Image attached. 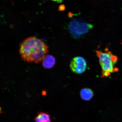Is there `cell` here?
Returning <instances> with one entry per match:
<instances>
[{
    "instance_id": "cell-1",
    "label": "cell",
    "mask_w": 122,
    "mask_h": 122,
    "mask_svg": "<svg viewBox=\"0 0 122 122\" xmlns=\"http://www.w3.org/2000/svg\"><path fill=\"white\" fill-rule=\"evenodd\" d=\"M19 53L22 60L37 63L42 61L48 53V47L42 39L36 36L27 38L20 44Z\"/></svg>"
},
{
    "instance_id": "cell-2",
    "label": "cell",
    "mask_w": 122,
    "mask_h": 122,
    "mask_svg": "<svg viewBox=\"0 0 122 122\" xmlns=\"http://www.w3.org/2000/svg\"><path fill=\"white\" fill-rule=\"evenodd\" d=\"M96 54L99 59V63L102 68L101 77H107L111 73L118 71V68L114 67L118 61V58L111 51L103 52L96 51Z\"/></svg>"
},
{
    "instance_id": "cell-3",
    "label": "cell",
    "mask_w": 122,
    "mask_h": 122,
    "mask_svg": "<svg viewBox=\"0 0 122 122\" xmlns=\"http://www.w3.org/2000/svg\"><path fill=\"white\" fill-rule=\"evenodd\" d=\"M91 26L81 21L74 20L70 24L69 28L71 34L74 37H77L86 33L91 28Z\"/></svg>"
},
{
    "instance_id": "cell-4",
    "label": "cell",
    "mask_w": 122,
    "mask_h": 122,
    "mask_svg": "<svg viewBox=\"0 0 122 122\" xmlns=\"http://www.w3.org/2000/svg\"><path fill=\"white\" fill-rule=\"evenodd\" d=\"M86 61L83 57L77 56L72 59L70 64L71 71L75 74H81L86 71L87 68Z\"/></svg>"
},
{
    "instance_id": "cell-5",
    "label": "cell",
    "mask_w": 122,
    "mask_h": 122,
    "mask_svg": "<svg viewBox=\"0 0 122 122\" xmlns=\"http://www.w3.org/2000/svg\"><path fill=\"white\" fill-rule=\"evenodd\" d=\"M56 61V59L53 56L50 55H47L42 60L43 66L46 68H51L54 66Z\"/></svg>"
},
{
    "instance_id": "cell-6",
    "label": "cell",
    "mask_w": 122,
    "mask_h": 122,
    "mask_svg": "<svg viewBox=\"0 0 122 122\" xmlns=\"http://www.w3.org/2000/svg\"><path fill=\"white\" fill-rule=\"evenodd\" d=\"M94 94L93 91L91 88H82L80 92V95L81 98L85 101L90 100L92 98Z\"/></svg>"
},
{
    "instance_id": "cell-7",
    "label": "cell",
    "mask_w": 122,
    "mask_h": 122,
    "mask_svg": "<svg viewBox=\"0 0 122 122\" xmlns=\"http://www.w3.org/2000/svg\"><path fill=\"white\" fill-rule=\"evenodd\" d=\"M35 120L36 122H51L49 114L43 112H39Z\"/></svg>"
},
{
    "instance_id": "cell-8",
    "label": "cell",
    "mask_w": 122,
    "mask_h": 122,
    "mask_svg": "<svg viewBox=\"0 0 122 122\" xmlns=\"http://www.w3.org/2000/svg\"><path fill=\"white\" fill-rule=\"evenodd\" d=\"M65 7L63 5H62L60 6L59 7V10H65Z\"/></svg>"
},
{
    "instance_id": "cell-9",
    "label": "cell",
    "mask_w": 122,
    "mask_h": 122,
    "mask_svg": "<svg viewBox=\"0 0 122 122\" xmlns=\"http://www.w3.org/2000/svg\"><path fill=\"white\" fill-rule=\"evenodd\" d=\"M51 0L55 1V2H57L58 3H60L62 2L63 0Z\"/></svg>"
}]
</instances>
